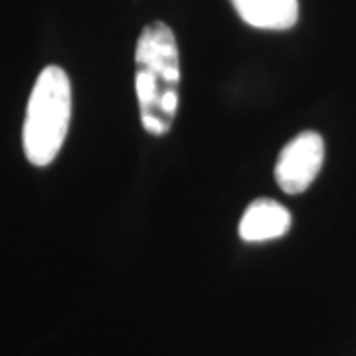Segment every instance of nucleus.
<instances>
[{
	"label": "nucleus",
	"instance_id": "nucleus-1",
	"mask_svg": "<svg viewBox=\"0 0 356 356\" xmlns=\"http://www.w3.org/2000/svg\"><path fill=\"white\" fill-rule=\"evenodd\" d=\"M135 67L140 125L154 137L166 135L178 111L180 64L177 38L165 22L143 28L135 50Z\"/></svg>",
	"mask_w": 356,
	"mask_h": 356
},
{
	"label": "nucleus",
	"instance_id": "nucleus-2",
	"mask_svg": "<svg viewBox=\"0 0 356 356\" xmlns=\"http://www.w3.org/2000/svg\"><path fill=\"white\" fill-rule=\"evenodd\" d=\"M72 117V86L62 67L48 65L40 72L28 99L22 145L34 166H48L64 145Z\"/></svg>",
	"mask_w": 356,
	"mask_h": 356
},
{
	"label": "nucleus",
	"instance_id": "nucleus-3",
	"mask_svg": "<svg viewBox=\"0 0 356 356\" xmlns=\"http://www.w3.org/2000/svg\"><path fill=\"white\" fill-rule=\"evenodd\" d=\"M325 161V140L315 131H303L281 149L275 180L285 194H301L321 172Z\"/></svg>",
	"mask_w": 356,
	"mask_h": 356
},
{
	"label": "nucleus",
	"instance_id": "nucleus-4",
	"mask_svg": "<svg viewBox=\"0 0 356 356\" xmlns=\"http://www.w3.org/2000/svg\"><path fill=\"white\" fill-rule=\"evenodd\" d=\"M291 212L271 198H257L248 206L240 220V238L243 242H267L289 232Z\"/></svg>",
	"mask_w": 356,
	"mask_h": 356
},
{
	"label": "nucleus",
	"instance_id": "nucleus-5",
	"mask_svg": "<svg viewBox=\"0 0 356 356\" xmlns=\"http://www.w3.org/2000/svg\"><path fill=\"white\" fill-rule=\"evenodd\" d=\"M245 24L261 30H287L299 18L297 0H232Z\"/></svg>",
	"mask_w": 356,
	"mask_h": 356
}]
</instances>
